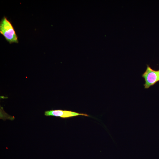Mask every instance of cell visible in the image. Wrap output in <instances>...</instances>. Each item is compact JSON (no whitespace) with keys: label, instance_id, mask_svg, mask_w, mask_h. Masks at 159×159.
Listing matches in <instances>:
<instances>
[{"label":"cell","instance_id":"1","mask_svg":"<svg viewBox=\"0 0 159 159\" xmlns=\"http://www.w3.org/2000/svg\"><path fill=\"white\" fill-rule=\"evenodd\" d=\"M0 33L10 44L18 43V37L11 21L4 16L0 21Z\"/></svg>","mask_w":159,"mask_h":159},{"label":"cell","instance_id":"2","mask_svg":"<svg viewBox=\"0 0 159 159\" xmlns=\"http://www.w3.org/2000/svg\"><path fill=\"white\" fill-rule=\"evenodd\" d=\"M142 77L145 82L144 85L145 88H148L159 81V70H155L147 65L146 70L142 74Z\"/></svg>","mask_w":159,"mask_h":159},{"label":"cell","instance_id":"3","mask_svg":"<svg viewBox=\"0 0 159 159\" xmlns=\"http://www.w3.org/2000/svg\"><path fill=\"white\" fill-rule=\"evenodd\" d=\"M44 114L46 116H54L64 118H70L80 115L89 116L88 115L86 114L79 113L71 111L61 110L46 111L45 112Z\"/></svg>","mask_w":159,"mask_h":159}]
</instances>
